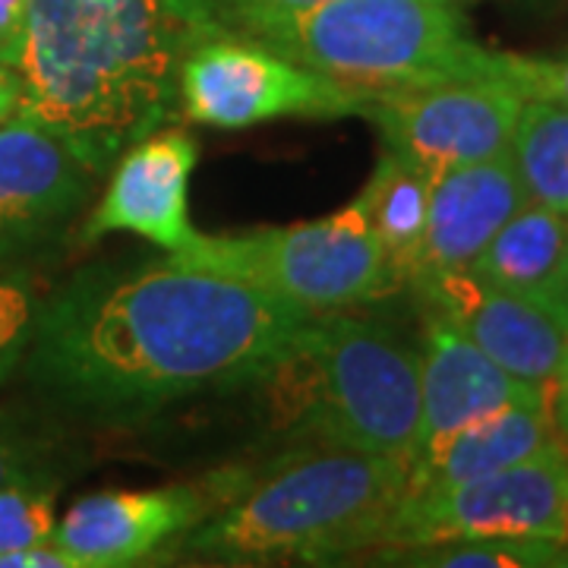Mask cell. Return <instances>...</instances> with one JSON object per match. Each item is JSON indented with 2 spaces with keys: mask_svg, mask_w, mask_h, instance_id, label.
Instances as JSON below:
<instances>
[{
  "mask_svg": "<svg viewBox=\"0 0 568 568\" xmlns=\"http://www.w3.org/2000/svg\"><path fill=\"white\" fill-rule=\"evenodd\" d=\"M310 316L174 256L95 263L41 301L20 369L82 420L136 424L203 392L256 386Z\"/></svg>",
  "mask_w": 568,
  "mask_h": 568,
  "instance_id": "obj_1",
  "label": "cell"
},
{
  "mask_svg": "<svg viewBox=\"0 0 568 568\" xmlns=\"http://www.w3.org/2000/svg\"><path fill=\"white\" fill-rule=\"evenodd\" d=\"M212 36H227L212 0H29L17 111L102 178L181 118V67Z\"/></svg>",
  "mask_w": 568,
  "mask_h": 568,
  "instance_id": "obj_2",
  "label": "cell"
},
{
  "mask_svg": "<svg viewBox=\"0 0 568 568\" xmlns=\"http://www.w3.org/2000/svg\"><path fill=\"white\" fill-rule=\"evenodd\" d=\"M410 462L395 455L310 448L287 455L246 484L174 552L224 566L338 562L379 547L402 503Z\"/></svg>",
  "mask_w": 568,
  "mask_h": 568,
  "instance_id": "obj_3",
  "label": "cell"
},
{
  "mask_svg": "<svg viewBox=\"0 0 568 568\" xmlns=\"http://www.w3.org/2000/svg\"><path fill=\"white\" fill-rule=\"evenodd\" d=\"M278 433L316 448L414 462L420 446V347L386 320L316 313L256 383Z\"/></svg>",
  "mask_w": 568,
  "mask_h": 568,
  "instance_id": "obj_4",
  "label": "cell"
},
{
  "mask_svg": "<svg viewBox=\"0 0 568 568\" xmlns=\"http://www.w3.org/2000/svg\"><path fill=\"white\" fill-rule=\"evenodd\" d=\"M256 44L369 92L511 82L515 61L477 44L452 0H323Z\"/></svg>",
  "mask_w": 568,
  "mask_h": 568,
  "instance_id": "obj_5",
  "label": "cell"
},
{
  "mask_svg": "<svg viewBox=\"0 0 568 568\" xmlns=\"http://www.w3.org/2000/svg\"><path fill=\"white\" fill-rule=\"evenodd\" d=\"M174 260L260 284L313 316L373 304L405 287L402 268L354 203L294 227L222 237L200 234Z\"/></svg>",
  "mask_w": 568,
  "mask_h": 568,
  "instance_id": "obj_6",
  "label": "cell"
},
{
  "mask_svg": "<svg viewBox=\"0 0 568 568\" xmlns=\"http://www.w3.org/2000/svg\"><path fill=\"white\" fill-rule=\"evenodd\" d=\"M477 537H540L568 544V446L552 439L518 465L465 484L405 493L379 547H433Z\"/></svg>",
  "mask_w": 568,
  "mask_h": 568,
  "instance_id": "obj_7",
  "label": "cell"
},
{
  "mask_svg": "<svg viewBox=\"0 0 568 568\" xmlns=\"http://www.w3.org/2000/svg\"><path fill=\"white\" fill-rule=\"evenodd\" d=\"M376 95L237 36L200 41L181 67V114L215 130L275 118H364Z\"/></svg>",
  "mask_w": 568,
  "mask_h": 568,
  "instance_id": "obj_8",
  "label": "cell"
},
{
  "mask_svg": "<svg viewBox=\"0 0 568 568\" xmlns=\"http://www.w3.org/2000/svg\"><path fill=\"white\" fill-rule=\"evenodd\" d=\"M525 92L508 80L446 82L410 92H379L366 121L379 126L392 152L429 178L448 168L487 162L511 149Z\"/></svg>",
  "mask_w": 568,
  "mask_h": 568,
  "instance_id": "obj_9",
  "label": "cell"
},
{
  "mask_svg": "<svg viewBox=\"0 0 568 568\" xmlns=\"http://www.w3.org/2000/svg\"><path fill=\"white\" fill-rule=\"evenodd\" d=\"M246 484L244 470L212 474L203 484L162 489H108L77 499L54 525V544L80 568H123L171 547Z\"/></svg>",
  "mask_w": 568,
  "mask_h": 568,
  "instance_id": "obj_10",
  "label": "cell"
},
{
  "mask_svg": "<svg viewBox=\"0 0 568 568\" xmlns=\"http://www.w3.org/2000/svg\"><path fill=\"white\" fill-rule=\"evenodd\" d=\"M99 174L48 126L0 121V268L51 246L89 203Z\"/></svg>",
  "mask_w": 568,
  "mask_h": 568,
  "instance_id": "obj_11",
  "label": "cell"
},
{
  "mask_svg": "<svg viewBox=\"0 0 568 568\" xmlns=\"http://www.w3.org/2000/svg\"><path fill=\"white\" fill-rule=\"evenodd\" d=\"M405 287L424 313L462 332L511 376L540 388L556 383L568 357V325L547 306L480 282L467 268L417 275Z\"/></svg>",
  "mask_w": 568,
  "mask_h": 568,
  "instance_id": "obj_12",
  "label": "cell"
},
{
  "mask_svg": "<svg viewBox=\"0 0 568 568\" xmlns=\"http://www.w3.org/2000/svg\"><path fill=\"white\" fill-rule=\"evenodd\" d=\"M200 149L186 130H155L133 142L114 168L102 203L82 224V241L104 234H136L178 256L196 244L200 231L190 222V174Z\"/></svg>",
  "mask_w": 568,
  "mask_h": 568,
  "instance_id": "obj_13",
  "label": "cell"
},
{
  "mask_svg": "<svg viewBox=\"0 0 568 568\" xmlns=\"http://www.w3.org/2000/svg\"><path fill=\"white\" fill-rule=\"evenodd\" d=\"M549 388L530 386L489 361L462 332L424 313L420 338V446L417 455L443 446L448 436L508 405L544 402ZM414 455V458H417Z\"/></svg>",
  "mask_w": 568,
  "mask_h": 568,
  "instance_id": "obj_14",
  "label": "cell"
},
{
  "mask_svg": "<svg viewBox=\"0 0 568 568\" xmlns=\"http://www.w3.org/2000/svg\"><path fill=\"white\" fill-rule=\"evenodd\" d=\"M528 203L511 149L487 162L436 174L429 183L424 241L414 256L410 278L467 268L496 237V231Z\"/></svg>",
  "mask_w": 568,
  "mask_h": 568,
  "instance_id": "obj_15",
  "label": "cell"
},
{
  "mask_svg": "<svg viewBox=\"0 0 568 568\" xmlns=\"http://www.w3.org/2000/svg\"><path fill=\"white\" fill-rule=\"evenodd\" d=\"M467 272L537 301L568 325V219L547 205H521Z\"/></svg>",
  "mask_w": 568,
  "mask_h": 568,
  "instance_id": "obj_16",
  "label": "cell"
},
{
  "mask_svg": "<svg viewBox=\"0 0 568 568\" xmlns=\"http://www.w3.org/2000/svg\"><path fill=\"white\" fill-rule=\"evenodd\" d=\"M552 439H559V433L552 426L549 398L508 405L448 436L443 446L417 455L410 462L407 493L452 487L518 465Z\"/></svg>",
  "mask_w": 568,
  "mask_h": 568,
  "instance_id": "obj_17",
  "label": "cell"
},
{
  "mask_svg": "<svg viewBox=\"0 0 568 568\" xmlns=\"http://www.w3.org/2000/svg\"><path fill=\"white\" fill-rule=\"evenodd\" d=\"M429 183L433 178L424 168L402 159L386 149L376 164L373 178L366 181L354 205L361 209L366 224L386 246L392 263L402 268L405 284L414 268V256L420 250L426 227V205H429Z\"/></svg>",
  "mask_w": 568,
  "mask_h": 568,
  "instance_id": "obj_18",
  "label": "cell"
},
{
  "mask_svg": "<svg viewBox=\"0 0 568 568\" xmlns=\"http://www.w3.org/2000/svg\"><path fill=\"white\" fill-rule=\"evenodd\" d=\"M511 159L530 203L547 205L568 219V104L525 99Z\"/></svg>",
  "mask_w": 568,
  "mask_h": 568,
  "instance_id": "obj_19",
  "label": "cell"
},
{
  "mask_svg": "<svg viewBox=\"0 0 568 568\" xmlns=\"http://www.w3.org/2000/svg\"><path fill=\"white\" fill-rule=\"evenodd\" d=\"M386 562L446 568H559L568 566V544L540 537H477L433 547H383Z\"/></svg>",
  "mask_w": 568,
  "mask_h": 568,
  "instance_id": "obj_20",
  "label": "cell"
},
{
  "mask_svg": "<svg viewBox=\"0 0 568 568\" xmlns=\"http://www.w3.org/2000/svg\"><path fill=\"white\" fill-rule=\"evenodd\" d=\"M54 496L51 480L0 487V556L54 537Z\"/></svg>",
  "mask_w": 568,
  "mask_h": 568,
  "instance_id": "obj_21",
  "label": "cell"
},
{
  "mask_svg": "<svg viewBox=\"0 0 568 568\" xmlns=\"http://www.w3.org/2000/svg\"><path fill=\"white\" fill-rule=\"evenodd\" d=\"M41 297L26 275H0V388L22 366Z\"/></svg>",
  "mask_w": 568,
  "mask_h": 568,
  "instance_id": "obj_22",
  "label": "cell"
},
{
  "mask_svg": "<svg viewBox=\"0 0 568 568\" xmlns=\"http://www.w3.org/2000/svg\"><path fill=\"white\" fill-rule=\"evenodd\" d=\"M212 3L227 36L256 41L323 0H212Z\"/></svg>",
  "mask_w": 568,
  "mask_h": 568,
  "instance_id": "obj_23",
  "label": "cell"
},
{
  "mask_svg": "<svg viewBox=\"0 0 568 568\" xmlns=\"http://www.w3.org/2000/svg\"><path fill=\"white\" fill-rule=\"evenodd\" d=\"M44 462H48V455L39 439L29 436L26 426L0 414V487L48 480Z\"/></svg>",
  "mask_w": 568,
  "mask_h": 568,
  "instance_id": "obj_24",
  "label": "cell"
},
{
  "mask_svg": "<svg viewBox=\"0 0 568 568\" xmlns=\"http://www.w3.org/2000/svg\"><path fill=\"white\" fill-rule=\"evenodd\" d=\"M511 82L528 99H552L568 104V58L562 61H540V58H518L511 61Z\"/></svg>",
  "mask_w": 568,
  "mask_h": 568,
  "instance_id": "obj_25",
  "label": "cell"
},
{
  "mask_svg": "<svg viewBox=\"0 0 568 568\" xmlns=\"http://www.w3.org/2000/svg\"><path fill=\"white\" fill-rule=\"evenodd\" d=\"M29 0H0V67L17 70Z\"/></svg>",
  "mask_w": 568,
  "mask_h": 568,
  "instance_id": "obj_26",
  "label": "cell"
},
{
  "mask_svg": "<svg viewBox=\"0 0 568 568\" xmlns=\"http://www.w3.org/2000/svg\"><path fill=\"white\" fill-rule=\"evenodd\" d=\"M0 568H80L77 559L67 552L63 547H58L54 540H41V544H32V547L17 549L10 556H0Z\"/></svg>",
  "mask_w": 568,
  "mask_h": 568,
  "instance_id": "obj_27",
  "label": "cell"
},
{
  "mask_svg": "<svg viewBox=\"0 0 568 568\" xmlns=\"http://www.w3.org/2000/svg\"><path fill=\"white\" fill-rule=\"evenodd\" d=\"M549 414H552V426H556L559 439L568 446V357L556 383L549 386Z\"/></svg>",
  "mask_w": 568,
  "mask_h": 568,
  "instance_id": "obj_28",
  "label": "cell"
},
{
  "mask_svg": "<svg viewBox=\"0 0 568 568\" xmlns=\"http://www.w3.org/2000/svg\"><path fill=\"white\" fill-rule=\"evenodd\" d=\"M20 104V80L13 70L0 67V121H7Z\"/></svg>",
  "mask_w": 568,
  "mask_h": 568,
  "instance_id": "obj_29",
  "label": "cell"
}]
</instances>
